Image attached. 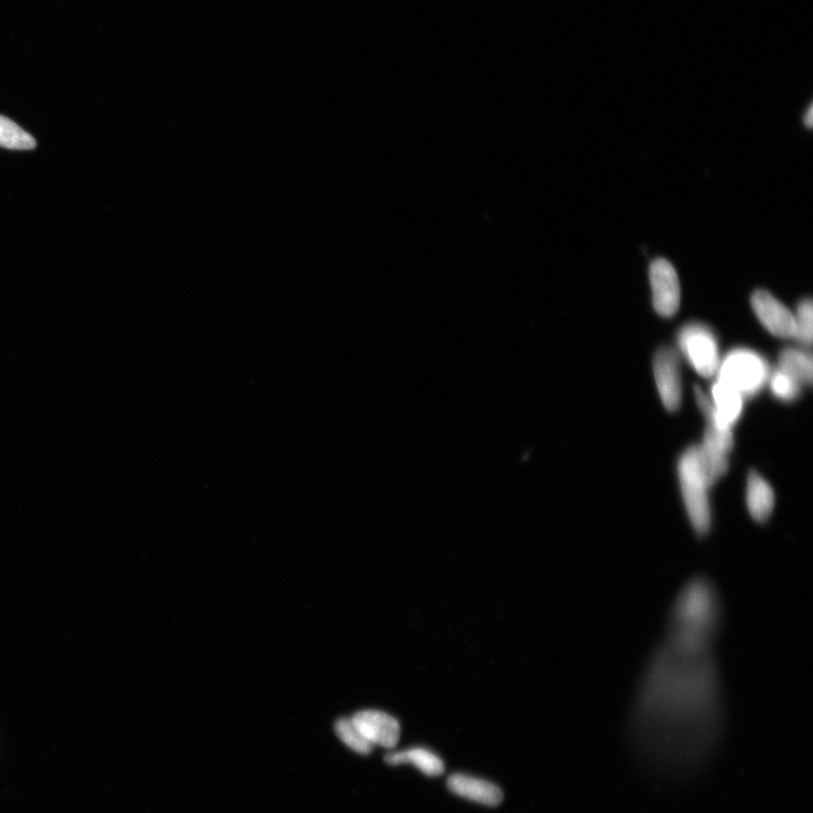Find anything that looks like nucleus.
<instances>
[{"mask_svg":"<svg viewBox=\"0 0 813 813\" xmlns=\"http://www.w3.org/2000/svg\"><path fill=\"white\" fill-rule=\"evenodd\" d=\"M723 715L714 649L664 640L644 671L633 707L632 738L643 762L661 775L695 773L718 749Z\"/></svg>","mask_w":813,"mask_h":813,"instance_id":"1","label":"nucleus"},{"mask_svg":"<svg viewBox=\"0 0 813 813\" xmlns=\"http://www.w3.org/2000/svg\"><path fill=\"white\" fill-rule=\"evenodd\" d=\"M721 620V600L713 583L705 578L693 579L673 603L666 640L692 648L713 649Z\"/></svg>","mask_w":813,"mask_h":813,"instance_id":"2","label":"nucleus"},{"mask_svg":"<svg viewBox=\"0 0 813 813\" xmlns=\"http://www.w3.org/2000/svg\"><path fill=\"white\" fill-rule=\"evenodd\" d=\"M681 494L694 531L705 537L712 528V510L708 491L711 486L699 466L697 445L687 449L678 465Z\"/></svg>","mask_w":813,"mask_h":813,"instance_id":"3","label":"nucleus"},{"mask_svg":"<svg viewBox=\"0 0 813 813\" xmlns=\"http://www.w3.org/2000/svg\"><path fill=\"white\" fill-rule=\"evenodd\" d=\"M718 380L736 389L743 398H753L766 386L771 370L765 358L746 348L733 349L720 362Z\"/></svg>","mask_w":813,"mask_h":813,"instance_id":"4","label":"nucleus"},{"mask_svg":"<svg viewBox=\"0 0 813 813\" xmlns=\"http://www.w3.org/2000/svg\"><path fill=\"white\" fill-rule=\"evenodd\" d=\"M680 352L703 378L711 379L718 372L720 352L713 330L699 322L687 323L678 331Z\"/></svg>","mask_w":813,"mask_h":813,"instance_id":"5","label":"nucleus"},{"mask_svg":"<svg viewBox=\"0 0 813 813\" xmlns=\"http://www.w3.org/2000/svg\"><path fill=\"white\" fill-rule=\"evenodd\" d=\"M653 307L664 318H672L680 307L681 290L679 277L671 262L659 258L650 266Z\"/></svg>","mask_w":813,"mask_h":813,"instance_id":"6","label":"nucleus"},{"mask_svg":"<svg viewBox=\"0 0 813 813\" xmlns=\"http://www.w3.org/2000/svg\"><path fill=\"white\" fill-rule=\"evenodd\" d=\"M653 370L664 407L669 412H677L683 400L678 352L671 347H661L655 353Z\"/></svg>","mask_w":813,"mask_h":813,"instance_id":"7","label":"nucleus"},{"mask_svg":"<svg viewBox=\"0 0 813 813\" xmlns=\"http://www.w3.org/2000/svg\"><path fill=\"white\" fill-rule=\"evenodd\" d=\"M751 305L757 318L772 335L794 338L797 334L794 314L766 291L758 290L751 296Z\"/></svg>","mask_w":813,"mask_h":813,"instance_id":"8","label":"nucleus"},{"mask_svg":"<svg viewBox=\"0 0 813 813\" xmlns=\"http://www.w3.org/2000/svg\"><path fill=\"white\" fill-rule=\"evenodd\" d=\"M362 736L373 746L391 749L400 738V724L390 714L367 710L358 712L351 719Z\"/></svg>","mask_w":813,"mask_h":813,"instance_id":"9","label":"nucleus"},{"mask_svg":"<svg viewBox=\"0 0 813 813\" xmlns=\"http://www.w3.org/2000/svg\"><path fill=\"white\" fill-rule=\"evenodd\" d=\"M449 790L470 801L497 807L503 801V792L497 785L466 774H454L448 780Z\"/></svg>","mask_w":813,"mask_h":813,"instance_id":"10","label":"nucleus"},{"mask_svg":"<svg viewBox=\"0 0 813 813\" xmlns=\"http://www.w3.org/2000/svg\"><path fill=\"white\" fill-rule=\"evenodd\" d=\"M713 418L722 430H731L739 421L743 409V398L740 393L721 381L712 386Z\"/></svg>","mask_w":813,"mask_h":813,"instance_id":"11","label":"nucleus"},{"mask_svg":"<svg viewBox=\"0 0 813 813\" xmlns=\"http://www.w3.org/2000/svg\"><path fill=\"white\" fill-rule=\"evenodd\" d=\"M746 501L751 518L756 522L766 523L772 517L775 507L773 488L756 471L749 472Z\"/></svg>","mask_w":813,"mask_h":813,"instance_id":"12","label":"nucleus"},{"mask_svg":"<svg viewBox=\"0 0 813 813\" xmlns=\"http://www.w3.org/2000/svg\"><path fill=\"white\" fill-rule=\"evenodd\" d=\"M386 763L391 766L414 765L423 774L431 777L440 776L444 773L442 759L425 748H412L388 754Z\"/></svg>","mask_w":813,"mask_h":813,"instance_id":"13","label":"nucleus"},{"mask_svg":"<svg viewBox=\"0 0 813 813\" xmlns=\"http://www.w3.org/2000/svg\"><path fill=\"white\" fill-rule=\"evenodd\" d=\"M778 370L789 374L801 386L812 384V356L800 349L786 348L778 358Z\"/></svg>","mask_w":813,"mask_h":813,"instance_id":"14","label":"nucleus"},{"mask_svg":"<svg viewBox=\"0 0 813 813\" xmlns=\"http://www.w3.org/2000/svg\"><path fill=\"white\" fill-rule=\"evenodd\" d=\"M37 142L14 121L0 116V147L14 151H30L36 148Z\"/></svg>","mask_w":813,"mask_h":813,"instance_id":"15","label":"nucleus"},{"mask_svg":"<svg viewBox=\"0 0 813 813\" xmlns=\"http://www.w3.org/2000/svg\"><path fill=\"white\" fill-rule=\"evenodd\" d=\"M335 729L339 739L342 740L348 748L362 755L372 753L374 746L362 736V733L357 730L351 719L339 720L336 723Z\"/></svg>","mask_w":813,"mask_h":813,"instance_id":"16","label":"nucleus"},{"mask_svg":"<svg viewBox=\"0 0 813 813\" xmlns=\"http://www.w3.org/2000/svg\"><path fill=\"white\" fill-rule=\"evenodd\" d=\"M768 381L774 397L778 400L791 402L797 400L801 395V384L781 370L777 369L771 373Z\"/></svg>","mask_w":813,"mask_h":813,"instance_id":"17","label":"nucleus"},{"mask_svg":"<svg viewBox=\"0 0 813 813\" xmlns=\"http://www.w3.org/2000/svg\"><path fill=\"white\" fill-rule=\"evenodd\" d=\"M797 326L798 342L804 347H810L813 336V307L811 299H804L798 305L797 316H794Z\"/></svg>","mask_w":813,"mask_h":813,"instance_id":"18","label":"nucleus"},{"mask_svg":"<svg viewBox=\"0 0 813 813\" xmlns=\"http://www.w3.org/2000/svg\"><path fill=\"white\" fill-rule=\"evenodd\" d=\"M803 121H804V124H806V126L808 128H812V125H813V107L812 106L809 107L806 115H804V120Z\"/></svg>","mask_w":813,"mask_h":813,"instance_id":"19","label":"nucleus"}]
</instances>
